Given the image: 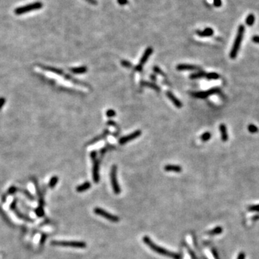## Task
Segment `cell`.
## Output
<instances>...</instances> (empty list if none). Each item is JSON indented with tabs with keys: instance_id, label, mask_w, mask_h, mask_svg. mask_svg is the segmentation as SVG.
<instances>
[{
	"instance_id": "34",
	"label": "cell",
	"mask_w": 259,
	"mask_h": 259,
	"mask_svg": "<svg viewBox=\"0 0 259 259\" xmlns=\"http://www.w3.org/2000/svg\"><path fill=\"white\" fill-rule=\"evenodd\" d=\"M121 64L123 65V66H125V67H127V68H130L132 66V64L130 63V62L128 61H122Z\"/></svg>"
},
{
	"instance_id": "13",
	"label": "cell",
	"mask_w": 259,
	"mask_h": 259,
	"mask_svg": "<svg viewBox=\"0 0 259 259\" xmlns=\"http://www.w3.org/2000/svg\"><path fill=\"white\" fill-rule=\"evenodd\" d=\"M152 53H153V48H151V47H148L147 49L145 50L142 58H141V61H140V65H141V66L144 65L145 63H146V61H148V58H149L150 56L152 54Z\"/></svg>"
},
{
	"instance_id": "41",
	"label": "cell",
	"mask_w": 259,
	"mask_h": 259,
	"mask_svg": "<svg viewBox=\"0 0 259 259\" xmlns=\"http://www.w3.org/2000/svg\"><path fill=\"white\" fill-rule=\"evenodd\" d=\"M252 40L255 43H258L259 44V36L258 35H255L252 37Z\"/></svg>"
},
{
	"instance_id": "3",
	"label": "cell",
	"mask_w": 259,
	"mask_h": 259,
	"mask_svg": "<svg viewBox=\"0 0 259 259\" xmlns=\"http://www.w3.org/2000/svg\"><path fill=\"white\" fill-rule=\"evenodd\" d=\"M54 246L72 247L75 248H85L86 243L84 241H67V240H53L50 242Z\"/></svg>"
},
{
	"instance_id": "43",
	"label": "cell",
	"mask_w": 259,
	"mask_h": 259,
	"mask_svg": "<svg viewBox=\"0 0 259 259\" xmlns=\"http://www.w3.org/2000/svg\"><path fill=\"white\" fill-rule=\"evenodd\" d=\"M142 69H143V66H141V65L140 64L136 66V68H135V70L137 71H142Z\"/></svg>"
},
{
	"instance_id": "42",
	"label": "cell",
	"mask_w": 259,
	"mask_h": 259,
	"mask_svg": "<svg viewBox=\"0 0 259 259\" xmlns=\"http://www.w3.org/2000/svg\"><path fill=\"white\" fill-rule=\"evenodd\" d=\"M85 1H87L88 3H89V4H93V5H96L97 4V0H85Z\"/></svg>"
},
{
	"instance_id": "10",
	"label": "cell",
	"mask_w": 259,
	"mask_h": 259,
	"mask_svg": "<svg viewBox=\"0 0 259 259\" xmlns=\"http://www.w3.org/2000/svg\"><path fill=\"white\" fill-rule=\"evenodd\" d=\"M99 161H94V166H93V179L95 183H98L99 182Z\"/></svg>"
},
{
	"instance_id": "20",
	"label": "cell",
	"mask_w": 259,
	"mask_h": 259,
	"mask_svg": "<svg viewBox=\"0 0 259 259\" xmlns=\"http://www.w3.org/2000/svg\"><path fill=\"white\" fill-rule=\"evenodd\" d=\"M255 15L253 14H250L247 16L246 19H245V23L248 26H252L255 22Z\"/></svg>"
},
{
	"instance_id": "15",
	"label": "cell",
	"mask_w": 259,
	"mask_h": 259,
	"mask_svg": "<svg viewBox=\"0 0 259 259\" xmlns=\"http://www.w3.org/2000/svg\"><path fill=\"white\" fill-rule=\"evenodd\" d=\"M220 131L221 133V138L223 142H226L228 140V135H227V128L224 124H221L220 125Z\"/></svg>"
},
{
	"instance_id": "35",
	"label": "cell",
	"mask_w": 259,
	"mask_h": 259,
	"mask_svg": "<svg viewBox=\"0 0 259 259\" xmlns=\"http://www.w3.org/2000/svg\"><path fill=\"white\" fill-rule=\"evenodd\" d=\"M187 250H188L189 253L190 255H191L192 258H193V259H197V256H196V255H195V254L194 253V252L192 251L191 249H189V248L187 246Z\"/></svg>"
},
{
	"instance_id": "45",
	"label": "cell",
	"mask_w": 259,
	"mask_h": 259,
	"mask_svg": "<svg viewBox=\"0 0 259 259\" xmlns=\"http://www.w3.org/2000/svg\"><path fill=\"white\" fill-rule=\"evenodd\" d=\"M205 259H207V258H205Z\"/></svg>"
},
{
	"instance_id": "14",
	"label": "cell",
	"mask_w": 259,
	"mask_h": 259,
	"mask_svg": "<svg viewBox=\"0 0 259 259\" xmlns=\"http://www.w3.org/2000/svg\"><path fill=\"white\" fill-rule=\"evenodd\" d=\"M196 32L199 37H211L214 34V30L211 27H206L204 30H197Z\"/></svg>"
},
{
	"instance_id": "36",
	"label": "cell",
	"mask_w": 259,
	"mask_h": 259,
	"mask_svg": "<svg viewBox=\"0 0 259 259\" xmlns=\"http://www.w3.org/2000/svg\"><path fill=\"white\" fill-rule=\"evenodd\" d=\"M117 3L122 6L126 5L128 4V0H117Z\"/></svg>"
},
{
	"instance_id": "38",
	"label": "cell",
	"mask_w": 259,
	"mask_h": 259,
	"mask_svg": "<svg viewBox=\"0 0 259 259\" xmlns=\"http://www.w3.org/2000/svg\"><path fill=\"white\" fill-rule=\"evenodd\" d=\"M46 239H47V235H43V236H42L41 238H40V245H43L44 244V242H45V241L46 240Z\"/></svg>"
},
{
	"instance_id": "32",
	"label": "cell",
	"mask_w": 259,
	"mask_h": 259,
	"mask_svg": "<svg viewBox=\"0 0 259 259\" xmlns=\"http://www.w3.org/2000/svg\"><path fill=\"white\" fill-rule=\"evenodd\" d=\"M17 187H14V186H12V187H11L10 188H9V189H8L7 193L9 194H13L15 193V192H17Z\"/></svg>"
},
{
	"instance_id": "19",
	"label": "cell",
	"mask_w": 259,
	"mask_h": 259,
	"mask_svg": "<svg viewBox=\"0 0 259 259\" xmlns=\"http://www.w3.org/2000/svg\"><path fill=\"white\" fill-rule=\"evenodd\" d=\"M222 231H223L222 227H220V226H217V227H215V228L212 229L211 230H209L207 233L210 235H215L221 234L222 232Z\"/></svg>"
},
{
	"instance_id": "39",
	"label": "cell",
	"mask_w": 259,
	"mask_h": 259,
	"mask_svg": "<svg viewBox=\"0 0 259 259\" xmlns=\"http://www.w3.org/2000/svg\"><path fill=\"white\" fill-rule=\"evenodd\" d=\"M237 259H245V254L244 252H240L239 255H237Z\"/></svg>"
},
{
	"instance_id": "12",
	"label": "cell",
	"mask_w": 259,
	"mask_h": 259,
	"mask_svg": "<svg viewBox=\"0 0 259 259\" xmlns=\"http://www.w3.org/2000/svg\"><path fill=\"white\" fill-rule=\"evenodd\" d=\"M166 96L168 97H169V99H170L171 101V102H173V104H174V105H175L176 107H178V108H181V107H182V102H181L179 99H177L176 97L175 96H174V94H173L172 93L170 92V91H167L166 93Z\"/></svg>"
},
{
	"instance_id": "21",
	"label": "cell",
	"mask_w": 259,
	"mask_h": 259,
	"mask_svg": "<svg viewBox=\"0 0 259 259\" xmlns=\"http://www.w3.org/2000/svg\"><path fill=\"white\" fill-rule=\"evenodd\" d=\"M206 76V74L205 72H204L202 71H199V72L194 73V74H192L190 75L189 78L191 79H199V78H202Z\"/></svg>"
},
{
	"instance_id": "29",
	"label": "cell",
	"mask_w": 259,
	"mask_h": 259,
	"mask_svg": "<svg viewBox=\"0 0 259 259\" xmlns=\"http://www.w3.org/2000/svg\"><path fill=\"white\" fill-rule=\"evenodd\" d=\"M249 211L251 212H259V204H255V205H251L248 207Z\"/></svg>"
},
{
	"instance_id": "2",
	"label": "cell",
	"mask_w": 259,
	"mask_h": 259,
	"mask_svg": "<svg viewBox=\"0 0 259 259\" xmlns=\"http://www.w3.org/2000/svg\"><path fill=\"white\" fill-rule=\"evenodd\" d=\"M245 26L240 25L238 27L237 29V35H236L235 39V41L232 45V48L230 50V57L232 59H235L237 56V53H238L239 49H240V44L242 43V38H243L244 33H245Z\"/></svg>"
},
{
	"instance_id": "25",
	"label": "cell",
	"mask_w": 259,
	"mask_h": 259,
	"mask_svg": "<svg viewBox=\"0 0 259 259\" xmlns=\"http://www.w3.org/2000/svg\"><path fill=\"white\" fill-rule=\"evenodd\" d=\"M211 136H212L211 133H210L209 132H206V133H204V134L202 135L200 138H201V140L203 141V142H206V141H208L210 138H211Z\"/></svg>"
},
{
	"instance_id": "17",
	"label": "cell",
	"mask_w": 259,
	"mask_h": 259,
	"mask_svg": "<svg viewBox=\"0 0 259 259\" xmlns=\"http://www.w3.org/2000/svg\"><path fill=\"white\" fill-rule=\"evenodd\" d=\"M91 187V183L89 182H84L82 184L76 187V191L77 192H84L86 191V190L89 189Z\"/></svg>"
},
{
	"instance_id": "7",
	"label": "cell",
	"mask_w": 259,
	"mask_h": 259,
	"mask_svg": "<svg viewBox=\"0 0 259 259\" xmlns=\"http://www.w3.org/2000/svg\"><path fill=\"white\" fill-rule=\"evenodd\" d=\"M10 209L12 210V211L15 213L16 215L17 216V217H19L20 220H25L27 221V222H33V220H32L30 217L25 215H24L23 213H22L20 211H19L17 207V200L16 199H14V201H13L12 204H10Z\"/></svg>"
},
{
	"instance_id": "9",
	"label": "cell",
	"mask_w": 259,
	"mask_h": 259,
	"mask_svg": "<svg viewBox=\"0 0 259 259\" xmlns=\"http://www.w3.org/2000/svg\"><path fill=\"white\" fill-rule=\"evenodd\" d=\"M141 135V130H136L134 133H132L131 134L128 135V136L123 137L121 139L119 140V143L120 145H124L126 143L129 142L130 141H133V140L136 139V138L139 137Z\"/></svg>"
},
{
	"instance_id": "6",
	"label": "cell",
	"mask_w": 259,
	"mask_h": 259,
	"mask_svg": "<svg viewBox=\"0 0 259 259\" xmlns=\"http://www.w3.org/2000/svg\"><path fill=\"white\" fill-rule=\"evenodd\" d=\"M110 178H111L112 187V189H113L114 193L116 194H118L121 192V189H120V186L118 184V182H117L116 166H112L111 169V173H110Z\"/></svg>"
},
{
	"instance_id": "11",
	"label": "cell",
	"mask_w": 259,
	"mask_h": 259,
	"mask_svg": "<svg viewBox=\"0 0 259 259\" xmlns=\"http://www.w3.org/2000/svg\"><path fill=\"white\" fill-rule=\"evenodd\" d=\"M178 71H199L200 68L198 66L189 64H179L176 66Z\"/></svg>"
},
{
	"instance_id": "33",
	"label": "cell",
	"mask_w": 259,
	"mask_h": 259,
	"mask_svg": "<svg viewBox=\"0 0 259 259\" xmlns=\"http://www.w3.org/2000/svg\"><path fill=\"white\" fill-rule=\"evenodd\" d=\"M213 4L215 7H220L222 6V1L221 0H213Z\"/></svg>"
},
{
	"instance_id": "23",
	"label": "cell",
	"mask_w": 259,
	"mask_h": 259,
	"mask_svg": "<svg viewBox=\"0 0 259 259\" xmlns=\"http://www.w3.org/2000/svg\"><path fill=\"white\" fill-rule=\"evenodd\" d=\"M58 182V177L56 176H53L51 179H50L49 183H48V187H49L50 189L54 188Z\"/></svg>"
},
{
	"instance_id": "27",
	"label": "cell",
	"mask_w": 259,
	"mask_h": 259,
	"mask_svg": "<svg viewBox=\"0 0 259 259\" xmlns=\"http://www.w3.org/2000/svg\"><path fill=\"white\" fill-rule=\"evenodd\" d=\"M206 77L208 79L211 80V79H218L220 78V75L217 73H209V74H206Z\"/></svg>"
},
{
	"instance_id": "30",
	"label": "cell",
	"mask_w": 259,
	"mask_h": 259,
	"mask_svg": "<svg viewBox=\"0 0 259 259\" xmlns=\"http://www.w3.org/2000/svg\"><path fill=\"white\" fill-rule=\"evenodd\" d=\"M106 115H107V116L108 117H113L116 115V112L115 110L110 109V110H107V112H106Z\"/></svg>"
},
{
	"instance_id": "37",
	"label": "cell",
	"mask_w": 259,
	"mask_h": 259,
	"mask_svg": "<svg viewBox=\"0 0 259 259\" xmlns=\"http://www.w3.org/2000/svg\"><path fill=\"white\" fill-rule=\"evenodd\" d=\"M5 102H6V99L4 97H0V110H1V109L2 108L3 106L4 105Z\"/></svg>"
},
{
	"instance_id": "31",
	"label": "cell",
	"mask_w": 259,
	"mask_h": 259,
	"mask_svg": "<svg viewBox=\"0 0 259 259\" xmlns=\"http://www.w3.org/2000/svg\"><path fill=\"white\" fill-rule=\"evenodd\" d=\"M154 71L156 73V74H160L161 76H164V77H166L165 74H164V73L162 71H161V69H160V68H159V67H158V66H154Z\"/></svg>"
},
{
	"instance_id": "26",
	"label": "cell",
	"mask_w": 259,
	"mask_h": 259,
	"mask_svg": "<svg viewBox=\"0 0 259 259\" xmlns=\"http://www.w3.org/2000/svg\"><path fill=\"white\" fill-rule=\"evenodd\" d=\"M19 192H21L22 194H24L26 196V197L28 198L29 199L31 200V201H33V200L35 199V197H34L32 196V195L31 194L30 192L27 191V189H19Z\"/></svg>"
},
{
	"instance_id": "40",
	"label": "cell",
	"mask_w": 259,
	"mask_h": 259,
	"mask_svg": "<svg viewBox=\"0 0 259 259\" xmlns=\"http://www.w3.org/2000/svg\"><path fill=\"white\" fill-rule=\"evenodd\" d=\"M90 156H91V159H92L93 161H95L96 157H97V152H96V151H92V152L91 153Z\"/></svg>"
},
{
	"instance_id": "1",
	"label": "cell",
	"mask_w": 259,
	"mask_h": 259,
	"mask_svg": "<svg viewBox=\"0 0 259 259\" xmlns=\"http://www.w3.org/2000/svg\"><path fill=\"white\" fill-rule=\"evenodd\" d=\"M143 241L145 244H146V245L151 249V250H153L154 251L156 252V253L160 254V255H164V256L172 258L174 259H180V255H179V254L174 253V252L171 251H169V250H166V249L156 245V244H155L154 242H153V240L147 235L144 236V237H143Z\"/></svg>"
},
{
	"instance_id": "5",
	"label": "cell",
	"mask_w": 259,
	"mask_h": 259,
	"mask_svg": "<svg viewBox=\"0 0 259 259\" xmlns=\"http://www.w3.org/2000/svg\"><path fill=\"white\" fill-rule=\"evenodd\" d=\"M94 213L97 215H99L101 217H103L106 218L107 220L111 221L112 222H117L120 221V217L116 215H113L110 214L108 212L105 211V209H101L99 207H96L94 209Z\"/></svg>"
},
{
	"instance_id": "8",
	"label": "cell",
	"mask_w": 259,
	"mask_h": 259,
	"mask_svg": "<svg viewBox=\"0 0 259 259\" xmlns=\"http://www.w3.org/2000/svg\"><path fill=\"white\" fill-rule=\"evenodd\" d=\"M220 90L218 88H213V89H210L207 91H204V92H194L192 93V95L194 97H197V98L199 99H205L207 98L209 96L212 95V94H218Z\"/></svg>"
},
{
	"instance_id": "18",
	"label": "cell",
	"mask_w": 259,
	"mask_h": 259,
	"mask_svg": "<svg viewBox=\"0 0 259 259\" xmlns=\"http://www.w3.org/2000/svg\"><path fill=\"white\" fill-rule=\"evenodd\" d=\"M70 71H71L74 74H84L87 71V68L86 66H80V67H76V68H71L70 69Z\"/></svg>"
},
{
	"instance_id": "16",
	"label": "cell",
	"mask_w": 259,
	"mask_h": 259,
	"mask_svg": "<svg viewBox=\"0 0 259 259\" xmlns=\"http://www.w3.org/2000/svg\"><path fill=\"white\" fill-rule=\"evenodd\" d=\"M164 170L166 171H174L179 173L182 171V168L180 166L178 165H172V164H169V165H166L164 166Z\"/></svg>"
},
{
	"instance_id": "4",
	"label": "cell",
	"mask_w": 259,
	"mask_h": 259,
	"mask_svg": "<svg viewBox=\"0 0 259 259\" xmlns=\"http://www.w3.org/2000/svg\"><path fill=\"white\" fill-rule=\"evenodd\" d=\"M42 7H43V3L40 2V1H36V2L32 3V4H29L24 6H20V7L17 8V9H14V13H15V14L19 15V14H25V13L29 12L30 11L40 9Z\"/></svg>"
},
{
	"instance_id": "28",
	"label": "cell",
	"mask_w": 259,
	"mask_h": 259,
	"mask_svg": "<svg viewBox=\"0 0 259 259\" xmlns=\"http://www.w3.org/2000/svg\"><path fill=\"white\" fill-rule=\"evenodd\" d=\"M248 131L250 133H256L258 131V128L255 125H253V124L249 125L248 127Z\"/></svg>"
},
{
	"instance_id": "24",
	"label": "cell",
	"mask_w": 259,
	"mask_h": 259,
	"mask_svg": "<svg viewBox=\"0 0 259 259\" xmlns=\"http://www.w3.org/2000/svg\"><path fill=\"white\" fill-rule=\"evenodd\" d=\"M35 214H36L37 216L39 217H43L44 214H45V213H44V209H43V207L40 206V205H39L36 209H35Z\"/></svg>"
},
{
	"instance_id": "22",
	"label": "cell",
	"mask_w": 259,
	"mask_h": 259,
	"mask_svg": "<svg viewBox=\"0 0 259 259\" xmlns=\"http://www.w3.org/2000/svg\"><path fill=\"white\" fill-rule=\"evenodd\" d=\"M141 85L148 86V87H151V88H152V89H155V90L158 91V92H159V91H160V88H159V86L156 85V84H154V83L147 82V81H143V82H141Z\"/></svg>"
},
{
	"instance_id": "44",
	"label": "cell",
	"mask_w": 259,
	"mask_h": 259,
	"mask_svg": "<svg viewBox=\"0 0 259 259\" xmlns=\"http://www.w3.org/2000/svg\"><path fill=\"white\" fill-rule=\"evenodd\" d=\"M151 79H152L154 81L156 80V76H151Z\"/></svg>"
}]
</instances>
